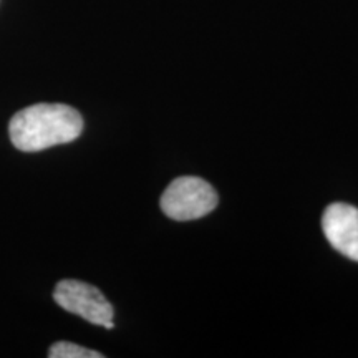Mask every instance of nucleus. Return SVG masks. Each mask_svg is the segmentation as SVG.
I'll return each mask as SVG.
<instances>
[{
    "label": "nucleus",
    "mask_w": 358,
    "mask_h": 358,
    "mask_svg": "<svg viewBox=\"0 0 358 358\" xmlns=\"http://www.w3.org/2000/svg\"><path fill=\"white\" fill-rule=\"evenodd\" d=\"M50 358H103L100 352L90 350L71 342H57L48 350Z\"/></svg>",
    "instance_id": "39448f33"
},
{
    "label": "nucleus",
    "mask_w": 358,
    "mask_h": 358,
    "mask_svg": "<svg viewBox=\"0 0 358 358\" xmlns=\"http://www.w3.org/2000/svg\"><path fill=\"white\" fill-rule=\"evenodd\" d=\"M53 299L66 312L82 317L90 324L113 329V306L93 285L80 280L58 282Z\"/></svg>",
    "instance_id": "7ed1b4c3"
},
{
    "label": "nucleus",
    "mask_w": 358,
    "mask_h": 358,
    "mask_svg": "<svg viewBox=\"0 0 358 358\" xmlns=\"http://www.w3.org/2000/svg\"><path fill=\"white\" fill-rule=\"evenodd\" d=\"M217 192L204 179L176 178L161 196V211L174 221H194L208 216L217 206Z\"/></svg>",
    "instance_id": "f03ea898"
},
{
    "label": "nucleus",
    "mask_w": 358,
    "mask_h": 358,
    "mask_svg": "<svg viewBox=\"0 0 358 358\" xmlns=\"http://www.w3.org/2000/svg\"><path fill=\"white\" fill-rule=\"evenodd\" d=\"M322 231L335 250L358 262V209L355 206L330 204L322 216Z\"/></svg>",
    "instance_id": "20e7f679"
},
{
    "label": "nucleus",
    "mask_w": 358,
    "mask_h": 358,
    "mask_svg": "<svg viewBox=\"0 0 358 358\" xmlns=\"http://www.w3.org/2000/svg\"><path fill=\"white\" fill-rule=\"evenodd\" d=\"M83 131V118L64 103H38L13 115L8 124L12 145L25 153L75 141Z\"/></svg>",
    "instance_id": "f257e3e1"
}]
</instances>
